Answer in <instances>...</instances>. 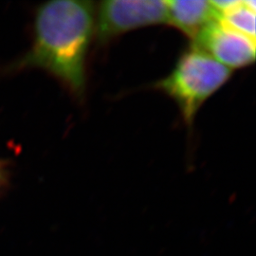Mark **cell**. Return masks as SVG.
Segmentation results:
<instances>
[{"instance_id":"cell-1","label":"cell","mask_w":256,"mask_h":256,"mask_svg":"<svg viewBox=\"0 0 256 256\" xmlns=\"http://www.w3.org/2000/svg\"><path fill=\"white\" fill-rule=\"evenodd\" d=\"M94 39V2L54 0L43 3L36 12L32 44L20 66L45 70L74 97L82 99Z\"/></svg>"},{"instance_id":"cell-2","label":"cell","mask_w":256,"mask_h":256,"mask_svg":"<svg viewBox=\"0 0 256 256\" xmlns=\"http://www.w3.org/2000/svg\"><path fill=\"white\" fill-rule=\"evenodd\" d=\"M232 74V70L192 45L180 55L172 72L153 88L176 102L184 124L191 128L198 110Z\"/></svg>"},{"instance_id":"cell-3","label":"cell","mask_w":256,"mask_h":256,"mask_svg":"<svg viewBox=\"0 0 256 256\" xmlns=\"http://www.w3.org/2000/svg\"><path fill=\"white\" fill-rule=\"evenodd\" d=\"M168 24L164 0H106L95 5V40L104 46L140 28Z\"/></svg>"},{"instance_id":"cell-4","label":"cell","mask_w":256,"mask_h":256,"mask_svg":"<svg viewBox=\"0 0 256 256\" xmlns=\"http://www.w3.org/2000/svg\"><path fill=\"white\" fill-rule=\"evenodd\" d=\"M198 48L230 70L244 68L256 61V39L228 27L216 18L194 39Z\"/></svg>"},{"instance_id":"cell-5","label":"cell","mask_w":256,"mask_h":256,"mask_svg":"<svg viewBox=\"0 0 256 256\" xmlns=\"http://www.w3.org/2000/svg\"><path fill=\"white\" fill-rule=\"evenodd\" d=\"M168 24L194 40L204 28L218 18L210 1L170 0L166 1Z\"/></svg>"},{"instance_id":"cell-6","label":"cell","mask_w":256,"mask_h":256,"mask_svg":"<svg viewBox=\"0 0 256 256\" xmlns=\"http://www.w3.org/2000/svg\"><path fill=\"white\" fill-rule=\"evenodd\" d=\"M256 9L254 0H236L234 5L220 14L218 19L232 30L256 39Z\"/></svg>"}]
</instances>
